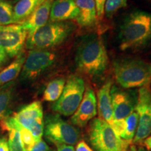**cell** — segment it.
I'll list each match as a JSON object with an SVG mask.
<instances>
[{"label": "cell", "instance_id": "obj_1", "mask_svg": "<svg viewBox=\"0 0 151 151\" xmlns=\"http://www.w3.org/2000/svg\"><path fill=\"white\" fill-rule=\"evenodd\" d=\"M76 65L80 72L92 78L104 74L109 58L102 39L97 35L86 36L76 50Z\"/></svg>", "mask_w": 151, "mask_h": 151}, {"label": "cell", "instance_id": "obj_2", "mask_svg": "<svg viewBox=\"0 0 151 151\" xmlns=\"http://www.w3.org/2000/svg\"><path fill=\"white\" fill-rule=\"evenodd\" d=\"M120 50H136L146 44L151 39V14L134 11L124 18L120 27Z\"/></svg>", "mask_w": 151, "mask_h": 151}, {"label": "cell", "instance_id": "obj_3", "mask_svg": "<svg viewBox=\"0 0 151 151\" xmlns=\"http://www.w3.org/2000/svg\"><path fill=\"white\" fill-rule=\"evenodd\" d=\"M117 83L123 88H134L150 85L151 62L136 58H124L113 63Z\"/></svg>", "mask_w": 151, "mask_h": 151}, {"label": "cell", "instance_id": "obj_4", "mask_svg": "<svg viewBox=\"0 0 151 151\" xmlns=\"http://www.w3.org/2000/svg\"><path fill=\"white\" fill-rule=\"evenodd\" d=\"M75 28V24L71 22L49 21L27 37L25 46L30 50H50L65 42Z\"/></svg>", "mask_w": 151, "mask_h": 151}, {"label": "cell", "instance_id": "obj_5", "mask_svg": "<svg viewBox=\"0 0 151 151\" xmlns=\"http://www.w3.org/2000/svg\"><path fill=\"white\" fill-rule=\"evenodd\" d=\"M88 135L95 151H125L131 144L119 137L110 124L99 118L90 123Z\"/></svg>", "mask_w": 151, "mask_h": 151}, {"label": "cell", "instance_id": "obj_6", "mask_svg": "<svg viewBox=\"0 0 151 151\" xmlns=\"http://www.w3.org/2000/svg\"><path fill=\"white\" fill-rule=\"evenodd\" d=\"M86 86L82 77L71 75L69 77L60 97L55 101L52 109L58 114L72 116L77 110L83 97Z\"/></svg>", "mask_w": 151, "mask_h": 151}, {"label": "cell", "instance_id": "obj_7", "mask_svg": "<svg viewBox=\"0 0 151 151\" xmlns=\"http://www.w3.org/2000/svg\"><path fill=\"white\" fill-rule=\"evenodd\" d=\"M58 55L51 50H31L26 57L20 78L24 81L39 78L55 65Z\"/></svg>", "mask_w": 151, "mask_h": 151}, {"label": "cell", "instance_id": "obj_8", "mask_svg": "<svg viewBox=\"0 0 151 151\" xmlns=\"http://www.w3.org/2000/svg\"><path fill=\"white\" fill-rule=\"evenodd\" d=\"M43 134L49 141L56 144L76 145L79 142L78 129L63 120L59 114L48 115L45 119Z\"/></svg>", "mask_w": 151, "mask_h": 151}, {"label": "cell", "instance_id": "obj_9", "mask_svg": "<svg viewBox=\"0 0 151 151\" xmlns=\"http://www.w3.org/2000/svg\"><path fill=\"white\" fill-rule=\"evenodd\" d=\"M135 111L139 115V122L134 143H141L151 134V88L150 85L139 89Z\"/></svg>", "mask_w": 151, "mask_h": 151}, {"label": "cell", "instance_id": "obj_10", "mask_svg": "<svg viewBox=\"0 0 151 151\" xmlns=\"http://www.w3.org/2000/svg\"><path fill=\"white\" fill-rule=\"evenodd\" d=\"M27 37V30L20 24L0 26V46L10 58L21 53Z\"/></svg>", "mask_w": 151, "mask_h": 151}, {"label": "cell", "instance_id": "obj_11", "mask_svg": "<svg viewBox=\"0 0 151 151\" xmlns=\"http://www.w3.org/2000/svg\"><path fill=\"white\" fill-rule=\"evenodd\" d=\"M111 97L114 120L125 118L135 111L137 97H136L134 94L116 86H112Z\"/></svg>", "mask_w": 151, "mask_h": 151}, {"label": "cell", "instance_id": "obj_12", "mask_svg": "<svg viewBox=\"0 0 151 151\" xmlns=\"http://www.w3.org/2000/svg\"><path fill=\"white\" fill-rule=\"evenodd\" d=\"M97 113V102L95 93L92 88H88L80 105L71 117V122L73 125L83 127L96 116Z\"/></svg>", "mask_w": 151, "mask_h": 151}, {"label": "cell", "instance_id": "obj_13", "mask_svg": "<svg viewBox=\"0 0 151 151\" xmlns=\"http://www.w3.org/2000/svg\"><path fill=\"white\" fill-rule=\"evenodd\" d=\"M53 1L54 0L45 1L34 11L32 14L25 21L20 24L24 29L27 30L28 37L34 35L37 30L43 27L44 24H46L48 22L49 18H50V9H51L52 4Z\"/></svg>", "mask_w": 151, "mask_h": 151}, {"label": "cell", "instance_id": "obj_14", "mask_svg": "<svg viewBox=\"0 0 151 151\" xmlns=\"http://www.w3.org/2000/svg\"><path fill=\"white\" fill-rule=\"evenodd\" d=\"M138 122L139 115L134 111L125 118L113 120L109 124L119 137L131 143L137 132Z\"/></svg>", "mask_w": 151, "mask_h": 151}, {"label": "cell", "instance_id": "obj_15", "mask_svg": "<svg viewBox=\"0 0 151 151\" xmlns=\"http://www.w3.org/2000/svg\"><path fill=\"white\" fill-rule=\"evenodd\" d=\"M78 9L76 0H54L52 4L49 20L52 22L76 20Z\"/></svg>", "mask_w": 151, "mask_h": 151}, {"label": "cell", "instance_id": "obj_16", "mask_svg": "<svg viewBox=\"0 0 151 151\" xmlns=\"http://www.w3.org/2000/svg\"><path fill=\"white\" fill-rule=\"evenodd\" d=\"M13 117L24 127L30 129L35 123L43 120V107L39 101H35L22 107Z\"/></svg>", "mask_w": 151, "mask_h": 151}, {"label": "cell", "instance_id": "obj_17", "mask_svg": "<svg viewBox=\"0 0 151 151\" xmlns=\"http://www.w3.org/2000/svg\"><path fill=\"white\" fill-rule=\"evenodd\" d=\"M112 82H106L97 92V112L99 118L110 124L113 121V107L111 97V89Z\"/></svg>", "mask_w": 151, "mask_h": 151}, {"label": "cell", "instance_id": "obj_18", "mask_svg": "<svg viewBox=\"0 0 151 151\" xmlns=\"http://www.w3.org/2000/svg\"><path fill=\"white\" fill-rule=\"evenodd\" d=\"M78 14L76 19L79 26L90 27L95 24L97 20V9L94 0H76Z\"/></svg>", "mask_w": 151, "mask_h": 151}, {"label": "cell", "instance_id": "obj_19", "mask_svg": "<svg viewBox=\"0 0 151 151\" xmlns=\"http://www.w3.org/2000/svg\"><path fill=\"white\" fill-rule=\"evenodd\" d=\"M46 0H19L14 6V24H22Z\"/></svg>", "mask_w": 151, "mask_h": 151}, {"label": "cell", "instance_id": "obj_20", "mask_svg": "<svg viewBox=\"0 0 151 151\" xmlns=\"http://www.w3.org/2000/svg\"><path fill=\"white\" fill-rule=\"evenodd\" d=\"M25 59L26 55L22 52L10 65L0 71V88L14 81V79L20 76Z\"/></svg>", "mask_w": 151, "mask_h": 151}, {"label": "cell", "instance_id": "obj_21", "mask_svg": "<svg viewBox=\"0 0 151 151\" xmlns=\"http://www.w3.org/2000/svg\"><path fill=\"white\" fill-rule=\"evenodd\" d=\"M14 81L0 88V121L8 117L14 93Z\"/></svg>", "mask_w": 151, "mask_h": 151}, {"label": "cell", "instance_id": "obj_22", "mask_svg": "<svg viewBox=\"0 0 151 151\" xmlns=\"http://www.w3.org/2000/svg\"><path fill=\"white\" fill-rule=\"evenodd\" d=\"M65 78H58L50 81L47 84L43 94V100L50 102H55L61 96L65 88Z\"/></svg>", "mask_w": 151, "mask_h": 151}, {"label": "cell", "instance_id": "obj_23", "mask_svg": "<svg viewBox=\"0 0 151 151\" xmlns=\"http://www.w3.org/2000/svg\"><path fill=\"white\" fill-rule=\"evenodd\" d=\"M4 119L9 123H10L11 125H13L18 130L24 151L31 150L32 147L35 146L36 141L30 130L21 125L13 116H8Z\"/></svg>", "mask_w": 151, "mask_h": 151}, {"label": "cell", "instance_id": "obj_24", "mask_svg": "<svg viewBox=\"0 0 151 151\" xmlns=\"http://www.w3.org/2000/svg\"><path fill=\"white\" fill-rule=\"evenodd\" d=\"M2 127L8 132V145L10 151H24L18 130L9 123L5 119L2 120Z\"/></svg>", "mask_w": 151, "mask_h": 151}, {"label": "cell", "instance_id": "obj_25", "mask_svg": "<svg viewBox=\"0 0 151 151\" xmlns=\"http://www.w3.org/2000/svg\"><path fill=\"white\" fill-rule=\"evenodd\" d=\"M14 24V6L10 0H0V26Z\"/></svg>", "mask_w": 151, "mask_h": 151}, {"label": "cell", "instance_id": "obj_26", "mask_svg": "<svg viewBox=\"0 0 151 151\" xmlns=\"http://www.w3.org/2000/svg\"><path fill=\"white\" fill-rule=\"evenodd\" d=\"M127 4V0H106L104 6V14L108 18H111Z\"/></svg>", "mask_w": 151, "mask_h": 151}, {"label": "cell", "instance_id": "obj_27", "mask_svg": "<svg viewBox=\"0 0 151 151\" xmlns=\"http://www.w3.org/2000/svg\"><path fill=\"white\" fill-rule=\"evenodd\" d=\"M106 0H94L97 9V18L101 20L104 15V6Z\"/></svg>", "mask_w": 151, "mask_h": 151}, {"label": "cell", "instance_id": "obj_28", "mask_svg": "<svg viewBox=\"0 0 151 151\" xmlns=\"http://www.w3.org/2000/svg\"><path fill=\"white\" fill-rule=\"evenodd\" d=\"M30 151H51L50 147H49L47 143L43 141L42 139L40 141H37L35 143V146L32 147Z\"/></svg>", "mask_w": 151, "mask_h": 151}, {"label": "cell", "instance_id": "obj_29", "mask_svg": "<svg viewBox=\"0 0 151 151\" xmlns=\"http://www.w3.org/2000/svg\"><path fill=\"white\" fill-rule=\"evenodd\" d=\"M9 57L5 50L0 46V69H1L6 63L9 61Z\"/></svg>", "mask_w": 151, "mask_h": 151}, {"label": "cell", "instance_id": "obj_30", "mask_svg": "<svg viewBox=\"0 0 151 151\" xmlns=\"http://www.w3.org/2000/svg\"><path fill=\"white\" fill-rule=\"evenodd\" d=\"M76 151H94L87 143L83 141L78 142L75 148Z\"/></svg>", "mask_w": 151, "mask_h": 151}, {"label": "cell", "instance_id": "obj_31", "mask_svg": "<svg viewBox=\"0 0 151 151\" xmlns=\"http://www.w3.org/2000/svg\"><path fill=\"white\" fill-rule=\"evenodd\" d=\"M0 151H10L9 150L8 141L4 137H0Z\"/></svg>", "mask_w": 151, "mask_h": 151}, {"label": "cell", "instance_id": "obj_32", "mask_svg": "<svg viewBox=\"0 0 151 151\" xmlns=\"http://www.w3.org/2000/svg\"><path fill=\"white\" fill-rule=\"evenodd\" d=\"M57 151H76L72 146L65 144H56Z\"/></svg>", "mask_w": 151, "mask_h": 151}, {"label": "cell", "instance_id": "obj_33", "mask_svg": "<svg viewBox=\"0 0 151 151\" xmlns=\"http://www.w3.org/2000/svg\"><path fill=\"white\" fill-rule=\"evenodd\" d=\"M143 145L146 147L147 150H151V136H149L143 141Z\"/></svg>", "mask_w": 151, "mask_h": 151}, {"label": "cell", "instance_id": "obj_34", "mask_svg": "<svg viewBox=\"0 0 151 151\" xmlns=\"http://www.w3.org/2000/svg\"><path fill=\"white\" fill-rule=\"evenodd\" d=\"M125 151H137V150L134 146H129Z\"/></svg>", "mask_w": 151, "mask_h": 151}, {"label": "cell", "instance_id": "obj_35", "mask_svg": "<svg viewBox=\"0 0 151 151\" xmlns=\"http://www.w3.org/2000/svg\"><path fill=\"white\" fill-rule=\"evenodd\" d=\"M137 151H147V150H144V149H143V148H139V150H137Z\"/></svg>", "mask_w": 151, "mask_h": 151}, {"label": "cell", "instance_id": "obj_36", "mask_svg": "<svg viewBox=\"0 0 151 151\" xmlns=\"http://www.w3.org/2000/svg\"><path fill=\"white\" fill-rule=\"evenodd\" d=\"M10 1H16V2H18L19 0H10Z\"/></svg>", "mask_w": 151, "mask_h": 151}]
</instances>
